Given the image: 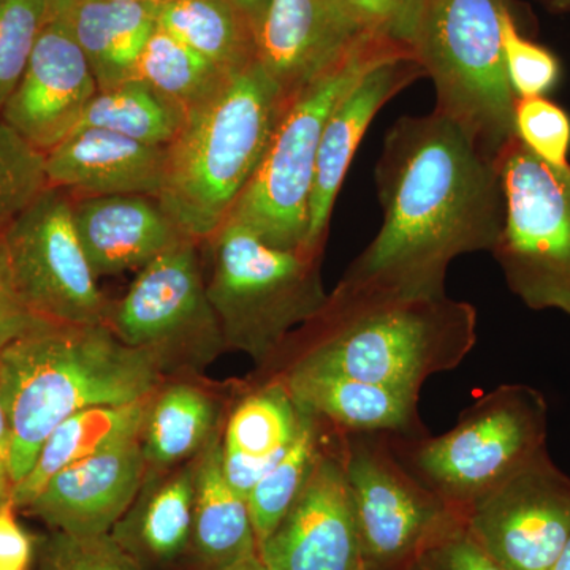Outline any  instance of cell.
<instances>
[{
    "label": "cell",
    "instance_id": "cell-9",
    "mask_svg": "<svg viewBox=\"0 0 570 570\" xmlns=\"http://www.w3.org/2000/svg\"><path fill=\"white\" fill-rule=\"evenodd\" d=\"M494 164L504 223L491 255L524 305L570 318V165L543 163L517 137Z\"/></svg>",
    "mask_w": 570,
    "mask_h": 570
},
{
    "label": "cell",
    "instance_id": "cell-40",
    "mask_svg": "<svg viewBox=\"0 0 570 570\" xmlns=\"http://www.w3.org/2000/svg\"><path fill=\"white\" fill-rule=\"evenodd\" d=\"M13 504L0 509V569L28 570L32 542L14 519Z\"/></svg>",
    "mask_w": 570,
    "mask_h": 570
},
{
    "label": "cell",
    "instance_id": "cell-21",
    "mask_svg": "<svg viewBox=\"0 0 570 570\" xmlns=\"http://www.w3.org/2000/svg\"><path fill=\"white\" fill-rule=\"evenodd\" d=\"M283 382L302 411L346 433L428 436L420 419V393L313 371H284Z\"/></svg>",
    "mask_w": 570,
    "mask_h": 570
},
{
    "label": "cell",
    "instance_id": "cell-34",
    "mask_svg": "<svg viewBox=\"0 0 570 570\" xmlns=\"http://www.w3.org/2000/svg\"><path fill=\"white\" fill-rule=\"evenodd\" d=\"M501 45L510 88L517 99L546 97L560 81L557 56L521 36L509 7L501 14Z\"/></svg>",
    "mask_w": 570,
    "mask_h": 570
},
{
    "label": "cell",
    "instance_id": "cell-23",
    "mask_svg": "<svg viewBox=\"0 0 570 570\" xmlns=\"http://www.w3.org/2000/svg\"><path fill=\"white\" fill-rule=\"evenodd\" d=\"M99 91L132 80L149 37L157 29V2L78 0L62 11Z\"/></svg>",
    "mask_w": 570,
    "mask_h": 570
},
{
    "label": "cell",
    "instance_id": "cell-3",
    "mask_svg": "<svg viewBox=\"0 0 570 570\" xmlns=\"http://www.w3.org/2000/svg\"><path fill=\"white\" fill-rule=\"evenodd\" d=\"M164 374L156 356L127 346L105 324H45L11 340L0 348V400L10 425L13 487L63 420L151 400Z\"/></svg>",
    "mask_w": 570,
    "mask_h": 570
},
{
    "label": "cell",
    "instance_id": "cell-18",
    "mask_svg": "<svg viewBox=\"0 0 570 570\" xmlns=\"http://www.w3.org/2000/svg\"><path fill=\"white\" fill-rule=\"evenodd\" d=\"M423 75L419 63L412 59L381 63L367 71L337 102L318 146L309 202L307 254L324 253L337 194L371 122L384 105Z\"/></svg>",
    "mask_w": 570,
    "mask_h": 570
},
{
    "label": "cell",
    "instance_id": "cell-26",
    "mask_svg": "<svg viewBox=\"0 0 570 570\" xmlns=\"http://www.w3.org/2000/svg\"><path fill=\"white\" fill-rule=\"evenodd\" d=\"M157 26L227 73L255 59V26L234 0H163Z\"/></svg>",
    "mask_w": 570,
    "mask_h": 570
},
{
    "label": "cell",
    "instance_id": "cell-29",
    "mask_svg": "<svg viewBox=\"0 0 570 570\" xmlns=\"http://www.w3.org/2000/svg\"><path fill=\"white\" fill-rule=\"evenodd\" d=\"M214 404L200 389L176 384L153 397L142 430L146 463L171 466L200 452L213 436Z\"/></svg>",
    "mask_w": 570,
    "mask_h": 570
},
{
    "label": "cell",
    "instance_id": "cell-11",
    "mask_svg": "<svg viewBox=\"0 0 570 570\" xmlns=\"http://www.w3.org/2000/svg\"><path fill=\"white\" fill-rule=\"evenodd\" d=\"M198 245L187 238L154 258L108 313L115 335L156 356L164 373L204 366L225 347L206 294Z\"/></svg>",
    "mask_w": 570,
    "mask_h": 570
},
{
    "label": "cell",
    "instance_id": "cell-20",
    "mask_svg": "<svg viewBox=\"0 0 570 570\" xmlns=\"http://www.w3.org/2000/svg\"><path fill=\"white\" fill-rule=\"evenodd\" d=\"M167 148L145 145L110 130L75 129L47 153L48 186L71 198L148 195L163 190Z\"/></svg>",
    "mask_w": 570,
    "mask_h": 570
},
{
    "label": "cell",
    "instance_id": "cell-42",
    "mask_svg": "<svg viewBox=\"0 0 570 570\" xmlns=\"http://www.w3.org/2000/svg\"><path fill=\"white\" fill-rule=\"evenodd\" d=\"M234 2L250 18V21L254 22L255 31H257L269 0H234Z\"/></svg>",
    "mask_w": 570,
    "mask_h": 570
},
{
    "label": "cell",
    "instance_id": "cell-30",
    "mask_svg": "<svg viewBox=\"0 0 570 570\" xmlns=\"http://www.w3.org/2000/svg\"><path fill=\"white\" fill-rule=\"evenodd\" d=\"M302 412V426L294 444L284 453L283 459L266 472L247 498V508L258 546L276 530L285 513L305 489L307 479L313 474L333 433V426L325 420L309 412Z\"/></svg>",
    "mask_w": 570,
    "mask_h": 570
},
{
    "label": "cell",
    "instance_id": "cell-32",
    "mask_svg": "<svg viewBox=\"0 0 570 570\" xmlns=\"http://www.w3.org/2000/svg\"><path fill=\"white\" fill-rule=\"evenodd\" d=\"M48 187L47 154L0 119V235Z\"/></svg>",
    "mask_w": 570,
    "mask_h": 570
},
{
    "label": "cell",
    "instance_id": "cell-39",
    "mask_svg": "<svg viewBox=\"0 0 570 570\" xmlns=\"http://www.w3.org/2000/svg\"><path fill=\"white\" fill-rule=\"evenodd\" d=\"M45 324L47 322L39 321L29 314L18 298L13 283H11L6 250L0 242V348L22 333Z\"/></svg>",
    "mask_w": 570,
    "mask_h": 570
},
{
    "label": "cell",
    "instance_id": "cell-37",
    "mask_svg": "<svg viewBox=\"0 0 570 570\" xmlns=\"http://www.w3.org/2000/svg\"><path fill=\"white\" fill-rule=\"evenodd\" d=\"M367 36L406 45L425 0H337Z\"/></svg>",
    "mask_w": 570,
    "mask_h": 570
},
{
    "label": "cell",
    "instance_id": "cell-6",
    "mask_svg": "<svg viewBox=\"0 0 570 570\" xmlns=\"http://www.w3.org/2000/svg\"><path fill=\"white\" fill-rule=\"evenodd\" d=\"M505 9L508 0H425L409 40L412 59L436 89L434 111L493 160L515 137L517 96L501 45Z\"/></svg>",
    "mask_w": 570,
    "mask_h": 570
},
{
    "label": "cell",
    "instance_id": "cell-38",
    "mask_svg": "<svg viewBox=\"0 0 570 570\" xmlns=\"http://www.w3.org/2000/svg\"><path fill=\"white\" fill-rule=\"evenodd\" d=\"M423 560L431 570H505L469 538L464 528L430 551Z\"/></svg>",
    "mask_w": 570,
    "mask_h": 570
},
{
    "label": "cell",
    "instance_id": "cell-36",
    "mask_svg": "<svg viewBox=\"0 0 570 570\" xmlns=\"http://www.w3.org/2000/svg\"><path fill=\"white\" fill-rule=\"evenodd\" d=\"M513 130L532 154L553 167H568L570 153V116L547 97L517 99Z\"/></svg>",
    "mask_w": 570,
    "mask_h": 570
},
{
    "label": "cell",
    "instance_id": "cell-41",
    "mask_svg": "<svg viewBox=\"0 0 570 570\" xmlns=\"http://www.w3.org/2000/svg\"><path fill=\"white\" fill-rule=\"evenodd\" d=\"M11 434L9 420L0 400V509L11 502L13 482L10 475Z\"/></svg>",
    "mask_w": 570,
    "mask_h": 570
},
{
    "label": "cell",
    "instance_id": "cell-45",
    "mask_svg": "<svg viewBox=\"0 0 570 570\" xmlns=\"http://www.w3.org/2000/svg\"><path fill=\"white\" fill-rule=\"evenodd\" d=\"M77 2L78 0H51V14L62 13Z\"/></svg>",
    "mask_w": 570,
    "mask_h": 570
},
{
    "label": "cell",
    "instance_id": "cell-1",
    "mask_svg": "<svg viewBox=\"0 0 570 570\" xmlns=\"http://www.w3.org/2000/svg\"><path fill=\"white\" fill-rule=\"evenodd\" d=\"M376 186L384 220L343 279L445 295L456 257L497 246L504 223L497 164L438 111L403 116L390 127Z\"/></svg>",
    "mask_w": 570,
    "mask_h": 570
},
{
    "label": "cell",
    "instance_id": "cell-28",
    "mask_svg": "<svg viewBox=\"0 0 570 570\" xmlns=\"http://www.w3.org/2000/svg\"><path fill=\"white\" fill-rule=\"evenodd\" d=\"M186 112L145 81L132 78L94 96L77 129L110 130L145 145L168 148L186 122Z\"/></svg>",
    "mask_w": 570,
    "mask_h": 570
},
{
    "label": "cell",
    "instance_id": "cell-5",
    "mask_svg": "<svg viewBox=\"0 0 570 570\" xmlns=\"http://www.w3.org/2000/svg\"><path fill=\"white\" fill-rule=\"evenodd\" d=\"M412 59L406 45L366 36L285 104L257 171L228 220L266 245L305 250L322 134L337 102L381 63ZM414 61V59H412Z\"/></svg>",
    "mask_w": 570,
    "mask_h": 570
},
{
    "label": "cell",
    "instance_id": "cell-43",
    "mask_svg": "<svg viewBox=\"0 0 570 570\" xmlns=\"http://www.w3.org/2000/svg\"><path fill=\"white\" fill-rule=\"evenodd\" d=\"M225 570H268L265 568L264 562H262L261 557L255 554V557L247 558V560L238 562V564L232 566V568Z\"/></svg>",
    "mask_w": 570,
    "mask_h": 570
},
{
    "label": "cell",
    "instance_id": "cell-46",
    "mask_svg": "<svg viewBox=\"0 0 570 570\" xmlns=\"http://www.w3.org/2000/svg\"><path fill=\"white\" fill-rule=\"evenodd\" d=\"M404 570H431L430 566L426 564L425 560H420L417 562H414V564L409 566V568Z\"/></svg>",
    "mask_w": 570,
    "mask_h": 570
},
{
    "label": "cell",
    "instance_id": "cell-33",
    "mask_svg": "<svg viewBox=\"0 0 570 570\" xmlns=\"http://www.w3.org/2000/svg\"><path fill=\"white\" fill-rule=\"evenodd\" d=\"M51 0H0V110L24 75Z\"/></svg>",
    "mask_w": 570,
    "mask_h": 570
},
{
    "label": "cell",
    "instance_id": "cell-19",
    "mask_svg": "<svg viewBox=\"0 0 570 570\" xmlns=\"http://www.w3.org/2000/svg\"><path fill=\"white\" fill-rule=\"evenodd\" d=\"M71 216L96 277L145 268L189 238L148 195L71 198Z\"/></svg>",
    "mask_w": 570,
    "mask_h": 570
},
{
    "label": "cell",
    "instance_id": "cell-49",
    "mask_svg": "<svg viewBox=\"0 0 570 570\" xmlns=\"http://www.w3.org/2000/svg\"><path fill=\"white\" fill-rule=\"evenodd\" d=\"M0 570H6V569H0Z\"/></svg>",
    "mask_w": 570,
    "mask_h": 570
},
{
    "label": "cell",
    "instance_id": "cell-13",
    "mask_svg": "<svg viewBox=\"0 0 570 570\" xmlns=\"http://www.w3.org/2000/svg\"><path fill=\"white\" fill-rule=\"evenodd\" d=\"M464 531L505 570H551L570 538V478L549 449L479 498Z\"/></svg>",
    "mask_w": 570,
    "mask_h": 570
},
{
    "label": "cell",
    "instance_id": "cell-14",
    "mask_svg": "<svg viewBox=\"0 0 570 570\" xmlns=\"http://www.w3.org/2000/svg\"><path fill=\"white\" fill-rule=\"evenodd\" d=\"M258 557L268 570H366L343 433L335 426L305 489L258 546Z\"/></svg>",
    "mask_w": 570,
    "mask_h": 570
},
{
    "label": "cell",
    "instance_id": "cell-17",
    "mask_svg": "<svg viewBox=\"0 0 570 570\" xmlns=\"http://www.w3.org/2000/svg\"><path fill=\"white\" fill-rule=\"evenodd\" d=\"M146 464L141 439L126 442L62 469L26 510L66 534H108L134 504Z\"/></svg>",
    "mask_w": 570,
    "mask_h": 570
},
{
    "label": "cell",
    "instance_id": "cell-12",
    "mask_svg": "<svg viewBox=\"0 0 570 570\" xmlns=\"http://www.w3.org/2000/svg\"><path fill=\"white\" fill-rule=\"evenodd\" d=\"M0 242L14 292L29 314L52 325H107L111 303L86 261L69 193L48 187Z\"/></svg>",
    "mask_w": 570,
    "mask_h": 570
},
{
    "label": "cell",
    "instance_id": "cell-4",
    "mask_svg": "<svg viewBox=\"0 0 570 570\" xmlns=\"http://www.w3.org/2000/svg\"><path fill=\"white\" fill-rule=\"evenodd\" d=\"M284 94L255 61L187 115L167 148L159 204L197 243L227 223L283 112Z\"/></svg>",
    "mask_w": 570,
    "mask_h": 570
},
{
    "label": "cell",
    "instance_id": "cell-35",
    "mask_svg": "<svg viewBox=\"0 0 570 570\" xmlns=\"http://www.w3.org/2000/svg\"><path fill=\"white\" fill-rule=\"evenodd\" d=\"M39 570H141V566L111 532L71 535L55 531L41 542Z\"/></svg>",
    "mask_w": 570,
    "mask_h": 570
},
{
    "label": "cell",
    "instance_id": "cell-25",
    "mask_svg": "<svg viewBox=\"0 0 570 570\" xmlns=\"http://www.w3.org/2000/svg\"><path fill=\"white\" fill-rule=\"evenodd\" d=\"M151 401L86 409L63 420L45 441L29 474L11 490L13 508L28 509L62 469L141 439Z\"/></svg>",
    "mask_w": 570,
    "mask_h": 570
},
{
    "label": "cell",
    "instance_id": "cell-31",
    "mask_svg": "<svg viewBox=\"0 0 570 570\" xmlns=\"http://www.w3.org/2000/svg\"><path fill=\"white\" fill-rule=\"evenodd\" d=\"M232 75L157 26L138 59L134 78L151 86L187 116L208 102Z\"/></svg>",
    "mask_w": 570,
    "mask_h": 570
},
{
    "label": "cell",
    "instance_id": "cell-47",
    "mask_svg": "<svg viewBox=\"0 0 570 570\" xmlns=\"http://www.w3.org/2000/svg\"><path fill=\"white\" fill-rule=\"evenodd\" d=\"M558 9H570V0H549Z\"/></svg>",
    "mask_w": 570,
    "mask_h": 570
},
{
    "label": "cell",
    "instance_id": "cell-22",
    "mask_svg": "<svg viewBox=\"0 0 570 570\" xmlns=\"http://www.w3.org/2000/svg\"><path fill=\"white\" fill-rule=\"evenodd\" d=\"M303 412L283 382L273 379L235 407L223 441V469L243 499L294 444Z\"/></svg>",
    "mask_w": 570,
    "mask_h": 570
},
{
    "label": "cell",
    "instance_id": "cell-8",
    "mask_svg": "<svg viewBox=\"0 0 570 570\" xmlns=\"http://www.w3.org/2000/svg\"><path fill=\"white\" fill-rule=\"evenodd\" d=\"M547 436L546 396L530 385L504 384L463 411L442 436L390 434V441L423 485L466 515L479 498L547 450Z\"/></svg>",
    "mask_w": 570,
    "mask_h": 570
},
{
    "label": "cell",
    "instance_id": "cell-27",
    "mask_svg": "<svg viewBox=\"0 0 570 570\" xmlns=\"http://www.w3.org/2000/svg\"><path fill=\"white\" fill-rule=\"evenodd\" d=\"M194 498L195 469L190 464L153 491L140 510L119 521L111 534L140 566L175 561L193 540Z\"/></svg>",
    "mask_w": 570,
    "mask_h": 570
},
{
    "label": "cell",
    "instance_id": "cell-7",
    "mask_svg": "<svg viewBox=\"0 0 570 570\" xmlns=\"http://www.w3.org/2000/svg\"><path fill=\"white\" fill-rule=\"evenodd\" d=\"M205 243L213 265L206 294L225 347L246 352L261 365L276 358L287 337L328 299L321 255L277 249L232 220Z\"/></svg>",
    "mask_w": 570,
    "mask_h": 570
},
{
    "label": "cell",
    "instance_id": "cell-16",
    "mask_svg": "<svg viewBox=\"0 0 570 570\" xmlns=\"http://www.w3.org/2000/svg\"><path fill=\"white\" fill-rule=\"evenodd\" d=\"M366 36L337 0H269L255 59L291 99Z\"/></svg>",
    "mask_w": 570,
    "mask_h": 570
},
{
    "label": "cell",
    "instance_id": "cell-44",
    "mask_svg": "<svg viewBox=\"0 0 570 570\" xmlns=\"http://www.w3.org/2000/svg\"><path fill=\"white\" fill-rule=\"evenodd\" d=\"M551 570H570V538L568 539V542H566L560 558L554 562L553 569Z\"/></svg>",
    "mask_w": 570,
    "mask_h": 570
},
{
    "label": "cell",
    "instance_id": "cell-15",
    "mask_svg": "<svg viewBox=\"0 0 570 570\" xmlns=\"http://www.w3.org/2000/svg\"><path fill=\"white\" fill-rule=\"evenodd\" d=\"M97 92L99 85L69 22L51 14L0 118L47 154L77 129Z\"/></svg>",
    "mask_w": 570,
    "mask_h": 570
},
{
    "label": "cell",
    "instance_id": "cell-24",
    "mask_svg": "<svg viewBox=\"0 0 570 570\" xmlns=\"http://www.w3.org/2000/svg\"><path fill=\"white\" fill-rule=\"evenodd\" d=\"M194 469L193 543L202 564L225 570L258 554L247 501L225 479L219 434L206 442Z\"/></svg>",
    "mask_w": 570,
    "mask_h": 570
},
{
    "label": "cell",
    "instance_id": "cell-2",
    "mask_svg": "<svg viewBox=\"0 0 570 570\" xmlns=\"http://www.w3.org/2000/svg\"><path fill=\"white\" fill-rule=\"evenodd\" d=\"M284 371L337 374L420 393L426 379L456 370L478 343L468 302L407 295L341 279L316 317L299 326Z\"/></svg>",
    "mask_w": 570,
    "mask_h": 570
},
{
    "label": "cell",
    "instance_id": "cell-48",
    "mask_svg": "<svg viewBox=\"0 0 570 570\" xmlns=\"http://www.w3.org/2000/svg\"><path fill=\"white\" fill-rule=\"evenodd\" d=\"M137 2H163V0H137Z\"/></svg>",
    "mask_w": 570,
    "mask_h": 570
},
{
    "label": "cell",
    "instance_id": "cell-10",
    "mask_svg": "<svg viewBox=\"0 0 570 570\" xmlns=\"http://www.w3.org/2000/svg\"><path fill=\"white\" fill-rule=\"evenodd\" d=\"M341 433L366 570H404L463 530V513L404 466L390 434Z\"/></svg>",
    "mask_w": 570,
    "mask_h": 570
}]
</instances>
